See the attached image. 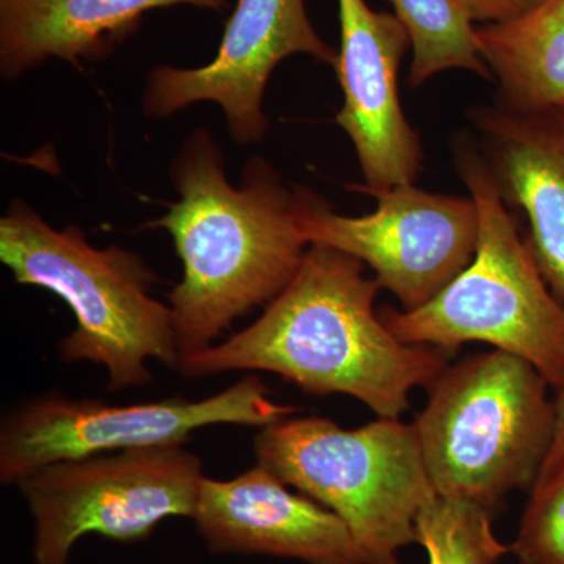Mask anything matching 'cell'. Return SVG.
<instances>
[{"mask_svg":"<svg viewBox=\"0 0 564 564\" xmlns=\"http://www.w3.org/2000/svg\"><path fill=\"white\" fill-rule=\"evenodd\" d=\"M380 284L366 265L311 245L299 273L243 332L181 359L184 378L269 372L310 395L352 397L377 417L400 419L414 389L447 369L448 355L397 339L375 311Z\"/></svg>","mask_w":564,"mask_h":564,"instance_id":"1","label":"cell"},{"mask_svg":"<svg viewBox=\"0 0 564 564\" xmlns=\"http://www.w3.org/2000/svg\"><path fill=\"white\" fill-rule=\"evenodd\" d=\"M172 177L180 202L154 226L173 237L184 269L169 295L184 359L217 344L237 318L272 303L311 245L300 228L296 193L272 166L251 159L234 187L220 148L203 129L185 141Z\"/></svg>","mask_w":564,"mask_h":564,"instance_id":"2","label":"cell"},{"mask_svg":"<svg viewBox=\"0 0 564 564\" xmlns=\"http://www.w3.org/2000/svg\"><path fill=\"white\" fill-rule=\"evenodd\" d=\"M0 261L18 284L68 304L76 328L58 343V356L102 367L109 391L150 383L151 361L180 366L172 307L151 295L158 278L137 252L91 247L77 226L57 231L17 202L0 220Z\"/></svg>","mask_w":564,"mask_h":564,"instance_id":"3","label":"cell"},{"mask_svg":"<svg viewBox=\"0 0 564 564\" xmlns=\"http://www.w3.org/2000/svg\"><path fill=\"white\" fill-rule=\"evenodd\" d=\"M414 426L434 492L489 511L532 491L555 443L556 403L532 364L494 350L447 366Z\"/></svg>","mask_w":564,"mask_h":564,"instance_id":"4","label":"cell"},{"mask_svg":"<svg viewBox=\"0 0 564 564\" xmlns=\"http://www.w3.org/2000/svg\"><path fill=\"white\" fill-rule=\"evenodd\" d=\"M459 174L480 218L473 262L414 311L386 310L389 332L404 344L454 355L469 343L492 345L532 364L564 392V304L549 288L529 240L511 220L489 163L463 151Z\"/></svg>","mask_w":564,"mask_h":564,"instance_id":"5","label":"cell"},{"mask_svg":"<svg viewBox=\"0 0 564 564\" xmlns=\"http://www.w3.org/2000/svg\"><path fill=\"white\" fill-rule=\"evenodd\" d=\"M258 463L339 516L366 564H400L415 522L436 496L414 423L377 417L343 429L325 417L282 419L259 430Z\"/></svg>","mask_w":564,"mask_h":564,"instance_id":"6","label":"cell"},{"mask_svg":"<svg viewBox=\"0 0 564 564\" xmlns=\"http://www.w3.org/2000/svg\"><path fill=\"white\" fill-rule=\"evenodd\" d=\"M206 475L184 445L131 448L47 464L18 481L33 519V562L68 564L87 534L139 543L191 518Z\"/></svg>","mask_w":564,"mask_h":564,"instance_id":"7","label":"cell"},{"mask_svg":"<svg viewBox=\"0 0 564 564\" xmlns=\"http://www.w3.org/2000/svg\"><path fill=\"white\" fill-rule=\"evenodd\" d=\"M299 411L274 402L269 386L252 373L203 400L172 397L110 404L52 391L33 397L3 419L0 481L17 485L33 470L65 459L184 445L193 433L215 425L261 430Z\"/></svg>","mask_w":564,"mask_h":564,"instance_id":"8","label":"cell"},{"mask_svg":"<svg viewBox=\"0 0 564 564\" xmlns=\"http://www.w3.org/2000/svg\"><path fill=\"white\" fill-rule=\"evenodd\" d=\"M296 193L300 228L323 245L369 265L375 280L414 311L432 302L473 262L480 218L470 198L399 185L370 192L377 210L345 217L306 188Z\"/></svg>","mask_w":564,"mask_h":564,"instance_id":"9","label":"cell"},{"mask_svg":"<svg viewBox=\"0 0 564 564\" xmlns=\"http://www.w3.org/2000/svg\"><path fill=\"white\" fill-rule=\"evenodd\" d=\"M334 66V51L315 31L306 0H237L214 61L199 68L159 66L143 96L144 111L170 117L196 102H215L239 144L262 140L269 129L263 91L274 68L291 55Z\"/></svg>","mask_w":564,"mask_h":564,"instance_id":"10","label":"cell"},{"mask_svg":"<svg viewBox=\"0 0 564 564\" xmlns=\"http://www.w3.org/2000/svg\"><path fill=\"white\" fill-rule=\"evenodd\" d=\"M339 2L340 47L333 68L344 91L336 122L350 137L370 193L413 185L423 158L421 137L404 117L399 70L410 33L395 13L366 0Z\"/></svg>","mask_w":564,"mask_h":564,"instance_id":"11","label":"cell"},{"mask_svg":"<svg viewBox=\"0 0 564 564\" xmlns=\"http://www.w3.org/2000/svg\"><path fill=\"white\" fill-rule=\"evenodd\" d=\"M261 463L231 480L204 477L192 521L212 554L306 564H366L347 524Z\"/></svg>","mask_w":564,"mask_h":564,"instance_id":"12","label":"cell"},{"mask_svg":"<svg viewBox=\"0 0 564 564\" xmlns=\"http://www.w3.org/2000/svg\"><path fill=\"white\" fill-rule=\"evenodd\" d=\"M492 173L505 204L524 212L530 247L549 288L564 304V109L525 111L500 106L478 113ZM555 443L564 452V392L555 395Z\"/></svg>","mask_w":564,"mask_h":564,"instance_id":"13","label":"cell"},{"mask_svg":"<svg viewBox=\"0 0 564 564\" xmlns=\"http://www.w3.org/2000/svg\"><path fill=\"white\" fill-rule=\"evenodd\" d=\"M229 0H0V74L13 80L51 58L77 65L104 57L148 11L220 10Z\"/></svg>","mask_w":564,"mask_h":564,"instance_id":"14","label":"cell"},{"mask_svg":"<svg viewBox=\"0 0 564 564\" xmlns=\"http://www.w3.org/2000/svg\"><path fill=\"white\" fill-rule=\"evenodd\" d=\"M475 36L505 106L564 109V0H544L516 20L481 25Z\"/></svg>","mask_w":564,"mask_h":564,"instance_id":"15","label":"cell"},{"mask_svg":"<svg viewBox=\"0 0 564 564\" xmlns=\"http://www.w3.org/2000/svg\"><path fill=\"white\" fill-rule=\"evenodd\" d=\"M411 39V87L448 69L473 70L491 79L481 58L474 21L459 0H391Z\"/></svg>","mask_w":564,"mask_h":564,"instance_id":"16","label":"cell"},{"mask_svg":"<svg viewBox=\"0 0 564 564\" xmlns=\"http://www.w3.org/2000/svg\"><path fill=\"white\" fill-rule=\"evenodd\" d=\"M492 514L481 505L436 494L415 522L429 564H499L511 545L497 540Z\"/></svg>","mask_w":564,"mask_h":564,"instance_id":"17","label":"cell"},{"mask_svg":"<svg viewBox=\"0 0 564 564\" xmlns=\"http://www.w3.org/2000/svg\"><path fill=\"white\" fill-rule=\"evenodd\" d=\"M511 554L519 564H564V452L530 491Z\"/></svg>","mask_w":564,"mask_h":564,"instance_id":"18","label":"cell"},{"mask_svg":"<svg viewBox=\"0 0 564 564\" xmlns=\"http://www.w3.org/2000/svg\"><path fill=\"white\" fill-rule=\"evenodd\" d=\"M470 20L481 24H500L529 13L544 0H459Z\"/></svg>","mask_w":564,"mask_h":564,"instance_id":"19","label":"cell"}]
</instances>
